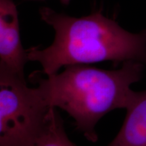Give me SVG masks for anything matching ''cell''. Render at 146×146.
<instances>
[{"label":"cell","mask_w":146,"mask_h":146,"mask_svg":"<svg viewBox=\"0 0 146 146\" xmlns=\"http://www.w3.org/2000/svg\"><path fill=\"white\" fill-rule=\"evenodd\" d=\"M50 108L25 78L0 70V146H32Z\"/></svg>","instance_id":"obj_3"},{"label":"cell","mask_w":146,"mask_h":146,"mask_svg":"<svg viewBox=\"0 0 146 146\" xmlns=\"http://www.w3.org/2000/svg\"><path fill=\"white\" fill-rule=\"evenodd\" d=\"M20 36L18 11L12 0H0V70L25 78L28 62Z\"/></svg>","instance_id":"obj_4"},{"label":"cell","mask_w":146,"mask_h":146,"mask_svg":"<svg viewBox=\"0 0 146 146\" xmlns=\"http://www.w3.org/2000/svg\"><path fill=\"white\" fill-rule=\"evenodd\" d=\"M43 21L53 27V43L45 49L27 50L29 61L42 66L38 75L46 76L69 65L109 61L114 64L135 61L146 65V30L133 33L98 11L81 18L58 13L43 7Z\"/></svg>","instance_id":"obj_1"},{"label":"cell","mask_w":146,"mask_h":146,"mask_svg":"<svg viewBox=\"0 0 146 146\" xmlns=\"http://www.w3.org/2000/svg\"><path fill=\"white\" fill-rule=\"evenodd\" d=\"M119 132L106 146H146V90L136 92Z\"/></svg>","instance_id":"obj_5"},{"label":"cell","mask_w":146,"mask_h":146,"mask_svg":"<svg viewBox=\"0 0 146 146\" xmlns=\"http://www.w3.org/2000/svg\"><path fill=\"white\" fill-rule=\"evenodd\" d=\"M144 66L135 61L113 70L74 64L45 78L33 73L31 78L49 107L66 112L75 120L76 129L96 143L97 124L114 110L127 109L135 94L131 86L141 79Z\"/></svg>","instance_id":"obj_2"},{"label":"cell","mask_w":146,"mask_h":146,"mask_svg":"<svg viewBox=\"0 0 146 146\" xmlns=\"http://www.w3.org/2000/svg\"><path fill=\"white\" fill-rule=\"evenodd\" d=\"M32 146H76L67 136L63 120L56 108H50L44 127Z\"/></svg>","instance_id":"obj_6"},{"label":"cell","mask_w":146,"mask_h":146,"mask_svg":"<svg viewBox=\"0 0 146 146\" xmlns=\"http://www.w3.org/2000/svg\"><path fill=\"white\" fill-rule=\"evenodd\" d=\"M70 0H61L62 3H63L64 4H65V5L68 4L69 2H70Z\"/></svg>","instance_id":"obj_7"}]
</instances>
